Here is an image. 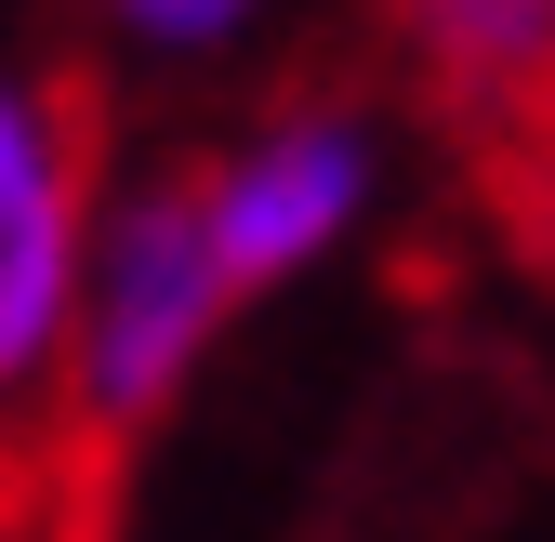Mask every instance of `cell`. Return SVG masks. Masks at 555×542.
Here are the masks:
<instances>
[{
	"instance_id": "1",
	"label": "cell",
	"mask_w": 555,
	"mask_h": 542,
	"mask_svg": "<svg viewBox=\"0 0 555 542\" xmlns=\"http://www.w3.org/2000/svg\"><path fill=\"white\" fill-rule=\"evenodd\" d=\"M93 172L106 80L66 0H0V477L106 503L80 463V318H93Z\"/></svg>"
},
{
	"instance_id": "2",
	"label": "cell",
	"mask_w": 555,
	"mask_h": 542,
	"mask_svg": "<svg viewBox=\"0 0 555 542\" xmlns=\"http://www.w3.org/2000/svg\"><path fill=\"white\" fill-rule=\"evenodd\" d=\"M225 292H238V264H225V225H212V159L172 172V185H146L106 225L93 318H80V463H93V490H106V463L132 450V424L185 384V358L212 345Z\"/></svg>"
},
{
	"instance_id": "3",
	"label": "cell",
	"mask_w": 555,
	"mask_h": 542,
	"mask_svg": "<svg viewBox=\"0 0 555 542\" xmlns=\"http://www.w3.org/2000/svg\"><path fill=\"white\" fill-rule=\"evenodd\" d=\"M358 185H371V146H358L331 106H292L264 146L212 159V225H225L238 292H251V279H292L305 251H331V225L358 212Z\"/></svg>"
},
{
	"instance_id": "4",
	"label": "cell",
	"mask_w": 555,
	"mask_h": 542,
	"mask_svg": "<svg viewBox=\"0 0 555 542\" xmlns=\"http://www.w3.org/2000/svg\"><path fill=\"white\" fill-rule=\"evenodd\" d=\"M384 27L424 66V93L463 119V146L555 80V0H384Z\"/></svg>"
},
{
	"instance_id": "5",
	"label": "cell",
	"mask_w": 555,
	"mask_h": 542,
	"mask_svg": "<svg viewBox=\"0 0 555 542\" xmlns=\"http://www.w3.org/2000/svg\"><path fill=\"white\" fill-rule=\"evenodd\" d=\"M476 185H490L503 238L555 279V80H542L516 119H490V132H476Z\"/></svg>"
},
{
	"instance_id": "6",
	"label": "cell",
	"mask_w": 555,
	"mask_h": 542,
	"mask_svg": "<svg viewBox=\"0 0 555 542\" xmlns=\"http://www.w3.org/2000/svg\"><path fill=\"white\" fill-rule=\"evenodd\" d=\"M106 14H119V27H146V40H225L251 0H106Z\"/></svg>"
}]
</instances>
